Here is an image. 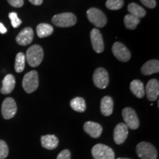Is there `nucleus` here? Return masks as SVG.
Segmentation results:
<instances>
[{
  "label": "nucleus",
  "instance_id": "22",
  "mask_svg": "<svg viewBox=\"0 0 159 159\" xmlns=\"http://www.w3.org/2000/svg\"><path fill=\"white\" fill-rule=\"evenodd\" d=\"M128 11L130 13V14L133 15L134 16L140 19L141 18H143L146 15V11L143 8L142 6H140L136 3H130L129 4L128 7Z\"/></svg>",
  "mask_w": 159,
  "mask_h": 159
},
{
  "label": "nucleus",
  "instance_id": "1",
  "mask_svg": "<svg viewBox=\"0 0 159 159\" xmlns=\"http://www.w3.org/2000/svg\"><path fill=\"white\" fill-rule=\"evenodd\" d=\"M27 63L32 67H36L41 64L43 58V50L41 46L35 44L31 46L26 53Z\"/></svg>",
  "mask_w": 159,
  "mask_h": 159
},
{
  "label": "nucleus",
  "instance_id": "21",
  "mask_svg": "<svg viewBox=\"0 0 159 159\" xmlns=\"http://www.w3.org/2000/svg\"><path fill=\"white\" fill-rule=\"evenodd\" d=\"M53 31H54V29H53L52 26L48 25V24L41 23L36 27L37 35L41 39L49 36L52 34Z\"/></svg>",
  "mask_w": 159,
  "mask_h": 159
},
{
  "label": "nucleus",
  "instance_id": "31",
  "mask_svg": "<svg viewBox=\"0 0 159 159\" xmlns=\"http://www.w3.org/2000/svg\"><path fill=\"white\" fill-rule=\"evenodd\" d=\"M7 2L14 7H21L24 5V0H7Z\"/></svg>",
  "mask_w": 159,
  "mask_h": 159
},
{
  "label": "nucleus",
  "instance_id": "28",
  "mask_svg": "<svg viewBox=\"0 0 159 159\" xmlns=\"http://www.w3.org/2000/svg\"><path fill=\"white\" fill-rule=\"evenodd\" d=\"M9 18L11 19V25L14 28H17L20 25H21V19H19L18 15L15 12H12V13H9Z\"/></svg>",
  "mask_w": 159,
  "mask_h": 159
},
{
  "label": "nucleus",
  "instance_id": "8",
  "mask_svg": "<svg viewBox=\"0 0 159 159\" xmlns=\"http://www.w3.org/2000/svg\"><path fill=\"white\" fill-rule=\"evenodd\" d=\"M17 112V105L15 100L11 97H7L2 105V115L5 119H11L15 116Z\"/></svg>",
  "mask_w": 159,
  "mask_h": 159
},
{
  "label": "nucleus",
  "instance_id": "7",
  "mask_svg": "<svg viewBox=\"0 0 159 159\" xmlns=\"http://www.w3.org/2000/svg\"><path fill=\"white\" fill-rule=\"evenodd\" d=\"M122 117L125 124L128 128L136 130L139 127V119L136 111L131 108H125L122 110Z\"/></svg>",
  "mask_w": 159,
  "mask_h": 159
},
{
  "label": "nucleus",
  "instance_id": "20",
  "mask_svg": "<svg viewBox=\"0 0 159 159\" xmlns=\"http://www.w3.org/2000/svg\"><path fill=\"white\" fill-rule=\"evenodd\" d=\"M130 90L135 96L138 98L141 99L144 97L145 89L144 85L141 80H134L130 83Z\"/></svg>",
  "mask_w": 159,
  "mask_h": 159
},
{
  "label": "nucleus",
  "instance_id": "19",
  "mask_svg": "<svg viewBox=\"0 0 159 159\" xmlns=\"http://www.w3.org/2000/svg\"><path fill=\"white\" fill-rule=\"evenodd\" d=\"M141 71L144 75H151L159 71V61L158 60H150L142 66Z\"/></svg>",
  "mask_w": 159,
  "mask_h": 159
},
{
  "label": "nucleus",
  "instance_id": "30",
  "mask_svg": "<svg viewBox=\"0 0 159 159\" xmlns=\"http://www.w3.org/2000/svg\"><path fill=\"white\" fill-rule=\"evenodd\" d=\"M140 2L148 8H154L156 6V0H140Z\"/></svg>",
  "mask_w": 159,
  "mask_h": 159
},
{
  "label": "nucleus",
  "instance_id": "10",
  "mask_svg": "<svg viewBox=\"0 0 159 159\" xmlns=\"http://www.w3.org/2000/svg\"><path fill=\"white\" fill-rule=\"evenodd\" d=\"M112 52L114 56L122 62H127L130 59L131 53L130 50L122 43H114L112 47Z\"/></svg>",
  "mask_w": 159,
  "mask_h": 159
},
{
  "label": "nucleus",
  "instance_id": "12",
  "mask_svg": "<svg viewBox=\"0 0 159 159\" xmlns=\"http://www.w3.org/2000/svg\"><path fill=\"white\" fill-rule=\"evenodd\" d=\"M128 136V128L125 123H119L115 127L114 140L116 144H122L125 142Z\"/></svg>",
  "mask_w": 159,
  "mask_h": 159
},
{
  "label": "nucleus",
  "instance_id": "17",
  "mask_svg": "<svg viewBox=\"0 0 159 159\" xmlns=\"http://www.w3.org/2000/svg\"><path fill=\"white\" fill-rule=\"evenodd\" d=\"M16 85V79L13 75H7L2 80V86L1 89V93L3 94H11Z\"/></svg>",
  "mask_w": 159,
  "mask_h": 159
},
{
  "label": "nucleus",
  "instance_id": "33",
  "mask_svg": "<svg viewBox=\"0 0 159 159\" xmlns=\"http://www.w3.org/2000/svg\"><path fill=\"white\" fill-rule=\"evenodd\" d=\"M0 33L2 34H5V33H7V29H6V27L4 26L3 24L2 23H0Z\"/></svg>",
  "mask_w": 159,
  "mask_h": 159
},
{
  "label": "nucleus",
  "instance_id": "29",
  "mask_svg": "<svg viewBox=\"0 0 159 159\" xmlns=\"http://www.w3.org/2000/svg\"><path fill=\"white\" fill-rule=\"evenodd\" d=\"M57 159H71V152L69 150H63L57 155Z\"/></svg>",
  "mask_w": 159,
  "mask_h": 159
},
{
  "label": "nucleus",
  "instance_id": "6",
  "mask_svg": "<svg viewBox=\"0 0 159 159\" xmlns=\"http://www.w3.org/2000/svg\"><path fill=\"white\" fill-rule=\"evenodd\" d=\"M87 17L97 27H103L107 24V18L100 10L91 7L87 11Z\"/></svg>",
  "mask_w": 159,
  "mask_h": 159
},
{
  "label": "nucleus",
  "instance_id": "25",
  "mask_svg": "<svg viewBox=\"0 0 159 159\" xmlns=\"http://www.w3.org/2000/svg\"><path fill=\"white\" fill-rule=\"evenodd\" d=\"M124 23L127 29L135 30L140 23V19L131 14L126 15L124 18Z\"/></svg>",
  "mask_w": 159,
  "mask_h": 159
},
{
  "label": "nucleus",
  "instance_id": "2",
  "mask_svg": "<svg viewBox=\"0 0 159 159\" xmlns=\"http://www.w3.org/2000/svg\"><path fill=\"white\" fill-rule=\"evenodd\" d=\"M136 153L141 159H157L158 157L156 148L152 144L146 142L137 144Z\"/></svg>",
  "mask_w": 159,
  "mask_h": 159
},
{
  "label": "nucleus",
  "instance_id": "4",
  "mask_svg": "<svg viewBox=\"0 0 159 159\" xmlns=\"http://www.w3.org/2000/svg\"><path fill=\"white\" fill-rule=\"evenodd\" d=\"M52 23L59 27H69L77 23V18L71 13H63L55 15L52 19Z\"/></svg>",
  "mask_w": 159,
  "mask_h": 159
},
{
  "label": "nucleus",
  "instance_id": "18",
  "mask_svg": "<svg viewBox=\"0 0 159 159\" xmlns=\"http://www.w3.org/2000/svg\"><path fill=\"white\" fill-rule=\"evenodd\" d=\"M100 110L102 115L105 116H111L114 111V100L109 96H105L101 99Z\"/></svg>",
  "mask_w": 159,
  "mask_h": 159
},
{
  "label": "nucleus",
  "instance_id": "27",
  "mask_svg": "<svg viewBox=\"0 0 159 159\" xmlns=\"http://www.w3.org/2000/svg\"><path fill=\"white\" fill-rule=\"evenodd\" d=\"M9 154V148L5 141L0 140V159H5Z\"/></svg>",
  "mask_w": 159,
  "mask_h": 159
},
{
  "label": "nucleus",
  "instance_id": "9",
  "mask_svg": "<svg viewBox=\"0 0 159 159\" xmlns=\"http://www.w3.org/2000/svg\"><path fill=\"white\" fill-rule=\"evenodd\" d=\"M93 81L95 86L97 88L104 89L109 84V76L108 71L103 68H97L93 75Z\"/></svg>",
  "mask_w": 159,
  "mask_h": 159
},
{
  "label": "nucleus",
  "instance_id": "32",
  "mask_svg": "<svg viewBox=\"0 0 159 159\" xmlns=\"http://www.w3.org/2000/svg\"><path fill=\"white\" fill-rule=\"evenodd\" d=\"M29 1L34 5H41L43 3V0H29Z\"/></svg>",
  "mask_w": 159,
  "mask_h": 159
},
{
  "label": "nucleus",
  "instance_id": "15",
  "mask_svg": "<svg viewBox=\"0 0 159 159\" xmlns=\"http://www.w3.org/2000/svg\"><path fill=\"white\" fill-rule=\"evenodd\" d=\"M85 132L92 138L97 139L100 136L102 132V128L100 125L94 122H86L83 126Z\"/></svg>",
  "mask_w": 159,
  "mask_h": 159
},
{
  "label": "nucleus",
  "instance_id": "24",
  "mask_svg": "<svg viewBox=\"0 0 159 159\" xmlns=\"http://www.w3.org/2000/svg\"><path fill=\"white\" fill-rule=\"evenodd\" d=\"M25 55L22 52H19L16 56L15 60V70L18 73L22 72L25 67Z\"/></svg>",
  "mask_w": 159,
  "mask_h": 159
},
{
  "label": "nucleus",
  "instance_id": "34",
  "mask_svg": "<svg viewBox=\"0 0 159 159\" xmlns=\"http://www.w3.org/2000/svg\"><path fill=\"white\" fill-rule=\"evenodd\" d=\"M116 159H130V158H118Z\"/></svg>",
  "mask_w": 159,
  "mask_h": 159
},
{
  "label": "nucleus",
  "instance_id": "26",
  "mask_svg": "<svg viewBox=\"0 0 159 159\" xmlns=\"http://www.w3.org/2000/svg\"><path fill=\"white\" fill-rule=\"evenodd\" d=\"M105 5L109 10L112 11H117L121 9L124 5L123 0H107Z\"/></svg>",
  "mask_w": 159,
  "mask_h": 159
},
{
  "label": "nucleus",
  "instance_id": "14",
  "mask_svg": "<svg viewBox=\"0 0 159 159\" xmlns=\"http://www.w3.org/2000/svg\"><path fill=\"white\" fill-rule=\"evenodd\" d=\"M34 37V33L31 27H25L18 34L16 41L21 46H27L31 43Z\"/></svg>",
  "mask_w": 159,
  "mask_h": 159
},
{
  "label": "nucleus",
  "instance_id": "3",
  "mask_svg": "<svg viewBox=\"0 0 159 159\" xmlns=\"http://www.w3.org/2000/svg\"><path fill=\"white\" fill-rule=\"evenodd\" d=\"M39 85V75L36 71L33 70L25 75L22 81V86L26 92L30 94L37 90Z\"/></svg>",
  "mask_w": 159,
  "mask_h": 159
},
{
  "label": "nucleus",
  "instance_id": "5",
  "mask_svg": "<svg viewBox=\"0 0 159 159\" xmlns=\"http://www.w3.org/2000/svg\"><path fill=\"white\" fill-rule=\"evenodd\" d=\"M91 154L94 159H115L114 151L103 144H97L93 147Z\"/></svg>",
  "mask_w": 159,
  "mask_h": 159
},
{
  "label": "nucleus",
  "instance_id": "11",
  "mask_svg": "<svg viewBox=\"0 0 159 159\" xmlns=\"http://www.w3.org/2000/svg\"><path fill=\"white\" fill-rule=\"evenodd\" d=\"M91 41L93 49L97 53H101L104 50V41L100 31L97 28L91 31Z\"/></svg>",
  "mask_w": 159,
  "mask_h": 159
},
{
  "label": "nucleus",
  "instance_id": "23",
  "mask_svg": "<svg viewBox=\"0 0 159 159\" xmlns=\"http://www.w3.org/2000/svg\"><path fill=\"white\" fill-rule=\"evenodd\" d=\"M70 106L73 110L77 112L83 113L86 109V104L85 99L82 97H75L70 101Z\"/></svg>",
  "mask_w": 159,
  "mask_h": 159
},
{
  "label": "nucleus",
  "instance_id": "13",
  "mask_svg": "<svg viewBox=\"0 0 159 159\" xmlns=\"http://www.w3.org/2000/svg\"><path fill=\"white\" fill-rule=\"evenodd\" d=\"M148 100L153 102L158 99L159 95V82L156 79H152L148 83L145 89Z\"/></svg>",
  "mask_w": 159,
  "mask_h": 159
},
{
  "label": "nucleus",
  "instance_id": "16",
  "mask_svg": "<svg viewBox=\"0 0 159 159\" xmlns=\"http://www.w3.org/2000/svg\"><path fill=\"white\" fill-rule=\"evenodd\" d=\"M41 145L47 150H54L58 146L59 140L55 135H45L41 137Z\"/></svg>",
  "mask_w": 159,
  "mask_h": 159
}]
</instances>
